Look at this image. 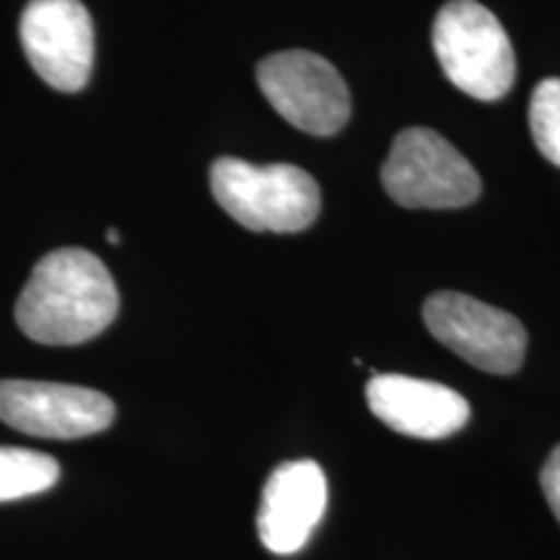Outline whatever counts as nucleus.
I'll use <instances>...</instances> for the list:
<instances>
[{
  "mask_svg": "<svg viewBox=\"0 0 560 560\" xmlns=\"http://www.w3.org/2000/svg\"><path fill=\"white\" fill-rule=\"evenodd\" d=\"M120 293L109 270L86 249H55L34 265L16 301L21 332L42 346H81L115 322Z\"/></svg>",
  "mask_w": 560,
  "mask_h": 560,
  "instance_id": "obj_1",
  "label": "nucleus"
},
{
  "mask_svg": "<svg viewBox=\"0 0 560 560\" xmlns=\"http://www.w3.org/2000/svg\"><path fill=\"white\" fill-rule=\"evenodd\" d=\"M210 192L236 223L249 231L296 234L319 215V185L293 164L255 166L221 156L210 166Z\"/></svg>",
  "mask_w": 560,
  "mask_h": 560,
  "instance_id": "obj_2",
  "label": "nucleus"
},
{
  "mask_svg": "<svg viewBox=\"0 0 560 560\" xmlns=\"http://www.w3.org/2000/svg\"><path fill=\"white\" fill-rule=\"evenodd\" d=\"M433 50L462 94L499 102L516 79L514 47L501 21L475 0H452L433 21Z\"/></svg>",
  "mask_w": 560,
  "mask_h": 560,
  "instance_id": "obj_3",
  "label": "nucleus"
},
{
  "mask_svg": "<svg viewBox=\"0 0 560 560\" xmlns=\"http://www.w3.org/2000/svg\"><path fill=\"white\" fill-rule=\"evenodd\" d=\"M382 185L402 208H462L478 200L475 166L439 132L402 130L382 166Z\"/></svg>",
  "mask_w": 560,
  "mask_h": 560,
  "instance_id": "obj_4",
  "label": "nucleus"
},
{
  "mask_svg": "<svg viewBox=\"0 0 560 560\" xmlns=\"http://www.w3.org/2000/svg\"><path fill=\"white\" fill-rule=\"evenodd\" d=\"M257 83L272 109L293 128L327 138L346 128L350 94L330 60L317 52L285 50L257 66Z\"/></svg>",
  "mask_w": 560,
  "mask_h": 560,
  "instance_id": "obj_5",
  "label": "nucleus"
},
{
  "mask_svg": "<svg viewBox=\"0 0 560 560\" xmlns=\"http://www.w3.org/2000/svg\"><path fill=\"white\" fill-rule=\"evenodd\" d=\"M423 322L441 346L488 374H514L524 363L527 330L522 322L465 293H433L423 304Z\"/></svg>",
  "mask_w": 560,
  "mask_h": 560,
  "instance_id": "obj_6",
  "label": "nucleus"
},
{
  "mask_svg": "<svg viewBox=\"0 0 560 560\" xmlns=\"http://www.w3.org/2000/svg\"><path fill=\"white\" fill-rule=\"evenodd\" d=\"M21 47L52 89L75 94L94 66V24L81 0H32L21 13Z\"/></svg>",
  "mask_w": 560,
  "mask_h": 560,
  "instance_id": "obj_7",
  "label": "nucleus"
},
{
  "mask_svg": "<svg viewBox=\"0 0 560 560\" xmlns=\"http://www.w3.org/2000/svg\"><path fill=\"white\" fill-rule=\"evenodd\" d=\"M0 420L39 439H83L109 429L115 402L102 392L55 382H0Z\"/></svg>",
  "mask_w": 560,
  "mask_h": 560,
  "instance_id": "obj_8",
  "label": "nucleus"
},
{
  "mask_svg": "<svg viewBox=\"0 0 560 560\" xmlns=\"http://www.w3.org/2000/svg\"><path fill=\"white\" fill-rule=\"evenodd\" d=\"M327 509V478L312 459L283 462L262 488L257 532L276 556H293L310 542Z\"/></svg>",
  "mask_w": 560,
  "mask_h": 560,
  "instance_id": "obj_9",
  "label": "nucleus"
},
{
  "mask_svg": "<svg viewBox=\"0 0 560 560\" xmlns=\"http://www.w3.org/2000/svg\"><path fill=\"white\" fill-rule=\"evenodd\" d=\"M366 400L384 425L412 439H446L465 429L470 420V402L459 392L402 374L371 376Z\"/></svg>",
  "mask_w": 560,
  "mask_h": 560,
  "instance_id": "obj_10",
  "label": "nucleus"
},
{
  "mask_svg": "<svg viewBox=\"0 0 560 560\" xmlns=\"http://www.w3.org/2000/svg\"><path fill=\"white\" fill-rule=\"evenodd\" d=\"M60 480V465L50 454L0 446V503L45 493Z\"/></svg>",
  "mask_w": 560,
  "mask_h": 560,
  "instance_id": "obj_11",
  "label": "nucleus"
},
{
  "mask_svg": "<svg viewBox=\"0 0 560 560\" xmlns=\"http://www.w3.org/2000/svg\"><path fill=\"white\" fill-rule=\"evenodd\" d=\"M529 128L537 151L560 166V79H545L529 102Z\"/></svg>",
  "mask_w": 560,
  "mask_h": 560,
  "instance_id": "obj_12",
  "label": "nucleus"
},
{
  "mask_svg": "<svg viewBox=\"0 0 560 560\" xmlns=\"http://www.w3.org/2000/svg\"><path fill=\"white\" fill-rule=\"evenodd\" d=\"M540 482L545 499H548L552 514H556V520L560 522V444L552 450L548 462H545Z\"/></svg>",
  "mask_w": 560,
  "mask_h": 560,
  "instance_id": "obj_13",
  "label": "nucleus"
},
{
  "mask_svg": "<svg viewBox=\"0 0 560 560\" xmlns=\"http://www.w3.org/2000/svg\"><path fill=\"white\" fill-rule=\"evenodd\" d=\"M107 240H109V244H115V247H117V244H120V231L109 229V231H107Z\"/></svg>",
  "mask_w": 560,
  "mask_h": 560,
  "instance_id": "obj_14",
  "label": "nucleus"
}]
</instances>
